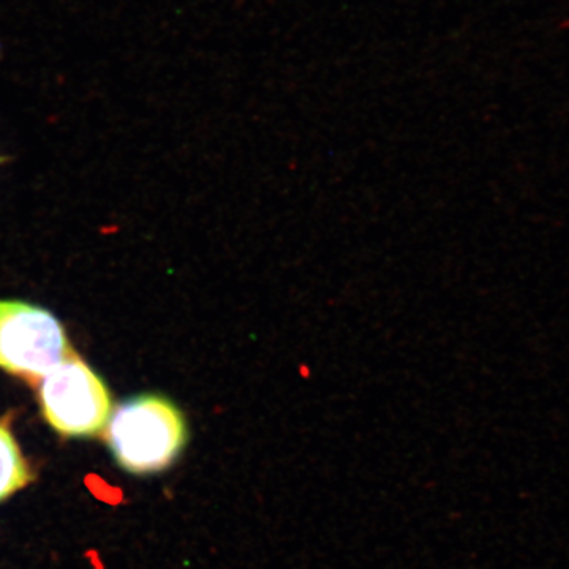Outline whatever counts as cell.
Instances as JSON below:
<instances>
[{
	"instance_id": "obj_1",
	"label": "cell",
	"mask_w": 569,
	"mask_h": 569,
	"mask_svg": "<svg viewBox=\"0 0 569 569\" xmlns=\"http://www.w3.org/2000/svg\"><path fill=\"white\" fill-rule=\"evenodd\" d=\"M104 440L118 466L133 475L160 473L173 466L189 441L186 417L160 395H141L116 408Z\"/></svg>"
},
{
	"instance_id": "obj_2",
	"label": "cell",
	"mask_w": 569,
	"mask_h": 569,
	"mask_svg": "<svg viewBox=\"0 0 569 569\" xmlns=\"http://www.w3.org/2000/svg\"><path fill=\"white\" fill-rule=\"evenodd\" d=\"M37 391L41 413L63 437H96L110 421V389L74 351L41 378Z\"/></svg>"
},
{
	"instance_id": "obj_3",
	"label": "cell",
	"mask_w": 569,
	"mask_h": 569,
	"mask_svg": "<svg viewBox=\"0 0 569 569\" xmlns=\"http://www.w3.org/2000/svg\"><path fill=\"white\" fill-rule=\"evenodd\" d=\"M73 348L51 312L22 301H0V369L37 387Z\"/></svg>"
},
{
	"instance_id": "obj_4",
	"label": "cell",
	"mask_w": 569,
	"mask_h": 569,
	"mask_svg": "<svg viewBox=\"0 0 569 569\" xmlns=\"http://www.w3.org/2000/svg\"><path fill=\"white\" fill-rule=\"evenodd\" d=\"M32 478L31 468L22 458L9 427L0 422V501L26 488Z\"/></svg>"
},
{
	"instance_id": "obj_5",
	"label": "cell",
	"mask_w": 569,
	"mask_h": 569,
	"mask_svg": "<svg viewBox=\"0 0 569 569\" xmlns=\"http://www.w3.org/2000/svg\"><path fill=\"white\" fill-rule=\"evenodd\" d=\"M0 162H2V159H0Z\"/></svg>"
}]
</instances>
